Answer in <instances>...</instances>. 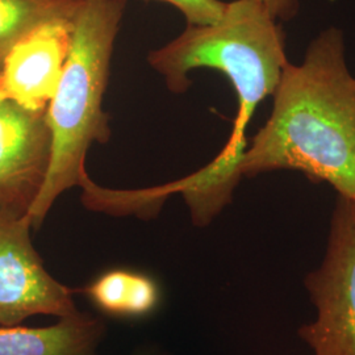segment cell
<instances>
[{
	"mask_svg": "<svg viewBox=\"0 0 355 355\" xmlns=\"http://www.w3.org/2000/svg\"><path fill=\"white\" fill-rule=\"evenodd\" d=\"M83 293L99 312L123 320L149 318L162 302L157 280L128 268L104 271L86 286Z\"/></svg>",
	"mask_w": 355,
	"mask_h": 355,
	"instance_id": "9c48e42d",
	"label": "cell"
},
{
	"mask_svg": "<svg viewBox=\"0 0 355 355\" xmlns=\"http://www.w3.org/2000/svg\"><path fill=\"white\" fill-rule=\"evenodd\" d=\"M102 320L85 312L51 327H0V355H98L105 336Z\"/></svg>",
	"mask_w": 355,
	"mask_h": 355,
	"instance_id": "ba28073f",
	"label": "cell"
},
{
	"mask_svg": "<svg viewBox=\"0 0 355 355\" xmlns=\"http://www.w3.org/2000/svg\"><path fill=\"white\" fill-rule=\"evenodd\" d=\"M304 287L316 318L297 336L312 355H355V202L338 195L321 263Z\"/></svg>",
	"mask_w": 355,
	"mask_h": 355,
	"instance_id": "277c9868",
	"label": "cell"
},
{
	"mask_svg": "<svg viewBox=\"0 0 355 355\" xmlns=\"http://www.w3.org/2000/svg\"><path fill=\"white\" fill-rule=\"evenodd\" d=\"M174 6L189 26H209L223 17L227 3L221 0H158Z\"/></svg>",
	"mask_w": 355,
	"mask_h": 355,
	"instance_id": "8fae6325",
	"label": "cell"
},
{
	"mask_svg": "<svg viewBox=\"0 0 355 355\" xmlns=\"http://www.w3.org/2000/svg\"><path fill=\"white\" fill-rule=\"evenodd\" d=\"M71 37V16H66L38 26L17 42L0 69V98L46 112L62 76Z\"/></svg>",
	"mask_w": 355,
	"mask_h": 355,
	"instance_id": "52a82bcc",
	"label": "cell"
},
{
	"mask_svg": "<svg viewBox=\"0 0 355 355\" xmlns=\"http://www.w3.org/2000/svg\"><path fill=\"white\" fill-rule=\"evenodd\" d=\"M76 0H0V69L13 46L51 20L71 16Z\"/></svg>",
	"mask_w": 355,
	"mask_h": 355,
	"instance_id": "30bf717a",
	"label": "cell"
},
{
	"mask_svg": "<svg viewBox=\"0 0 355 355\" xmlns=\"http://www.w3.org/2000/svg\"><path fill=\"white\" fill-rule=\"evenodd\" d=\"M46 112L0 98V209L28 215L51 164Z\"/></svg>",
	"mask_w": 355,
	"mask_h": 355,
	"instance_id": "8992f818",
	"label": "cell"
},
{
	"mask_svg": "<svg viewBox=\"0 0 355 355\" xmlns=\"http://www.w3.org/2000/svg\"><path fill=\"white\" fill-rule=\"evenodd\" d=\"M127 0H76L73 37L60 83L46 111L51 129V164L44 186L28 216L38 229L54 202L73 187L91 183L86 155L95 142L111 137L103 110L111 58Z\"/></svg>",
	"mask_w": 355,
	"mask_h": 355,
	"instance_id": "3957f363",
	"label": "cell"
},
{
	"mask_svg": "<svg viewBox=\"0 0 355 355\" xmlns=\"http://www.w3.org/2000/svg\"><path fill=\"white\" fill-rule=\"evenodd\" d=\"M272 98L240 175L295 170L355 202V78L343 31L330 26L313 38L303 62L286 66Z\"/></svg>",
	"mask_w": 355,
	"mask_h": 355,
	"instance_id": "7a4b0ae2",
	"label": "cell"
},
{
	"mask_svg": "<svg viewBox=\"0 0 355 355\" xmlns=\"http://www.w3.org/2000/svg\"><path fill=\"white\" fill-rule=\"evenodd\" d=\"M136 355H148V354H145V353H140V354H136Z\"/></svg>",
	"mask_w": 355,
	"mask_h": 355,
	"instance_id": "4fadbf2b",
	"label": "cell"
},
{
	"mask_svg": "<svg viewBox=\"0 0 355 355\" xmlns=\"http://www.w3.org/2000/svg\"><path fill=\"white\" fill-rule=\"evenodd\" d=\"M275 20L286 21L295 17L299 10V0H255Z\"/></svg>",
	"mask_w": 355,
	"mask_h": 355,
	"instance_id": "7c38bea8",
	"label": "cell"
},
{
	"mask_svg": "<svg viewBox=\"0 0 355 355\" xmlns=\"http://www.w3.org/2000/svg\"><path fill=\"white\" fill-rule=\"evenodd\" d=\"M149 64L175 94L189 89L191 71L214 69L228 78L237 95V116L223 150L198 173L161 187L166 196L180 193L192 223L203 228L230 203L241 180L239 165L246 150V128L257 107L272 96L290 64L286 36L278 20L259 3L233 0L214 24L189 26L165 46L152 51Z\"/></svg>",
	"mask_w": 355,
	"mask_h": 355,
	"instance_id": "6da1fadb",
	"label": "cell"
},
{
	"mask_svg": "<svg viewBox=\"0 0 355 355\" xmlns=\"http://www.w3.org/2000/svg\"><path fill=\"white\" fill-rule=\"evenodd\" d=\"M32 220L0 209V327L74 316L76 291L54 279L31 240Z\"/></svg>",
	"mask_w": 355,
	"mask_h": 355,
	"instance_id": "5b68a950",
	"label": "cell"
}]
</instances>
